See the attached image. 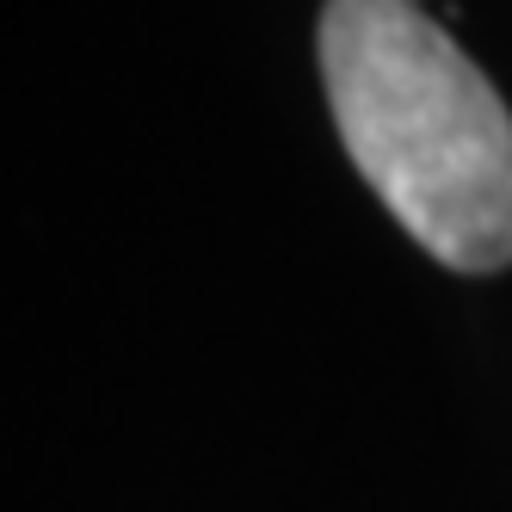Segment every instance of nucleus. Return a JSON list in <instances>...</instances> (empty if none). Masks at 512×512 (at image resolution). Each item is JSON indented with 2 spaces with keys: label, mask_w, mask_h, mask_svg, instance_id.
Listing matches in <instances>:
<instances>
[{
  "label": "nucleus",
  "mask_w": 512,
  "mask_h": 512,
  "mask_svg": "<svg viewBox=\"0 0 512 512\" xmlns=\"http://www.w3.org/2000/svg\"><path fill=\"white\" fill-rule=\"evenodd\" d=\"M414 7H420V0H414Z\"/></svg>",
  "instance_id": "obj_2"
},
{
  "label": "nucleus",
  "mask_w": 512,
  "mask_h": 512,
  "mask_svg": "<svg viewBox=\"0 0 512 512\" xmlns=\"http://www.w3.org/2000/svg\"><path fill=\"white\" fill-rule=\"evenodd\" d=\"M352 167L451 272L512 266V112L414 0H327L315 31Z\"/></svg>",
  "instance_id": "obj_1"
}]
</instances>
